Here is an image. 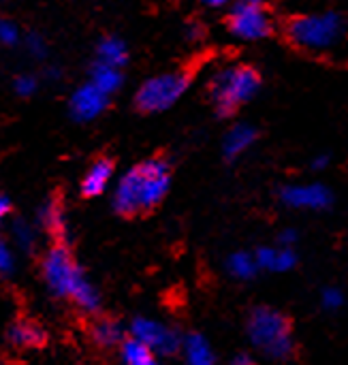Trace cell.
I'll return each instance as SVG.
<instances>
[{
  "label": "cell",
  "mask_w": 348,
  "mask_h": 365,
  "mask_svg": "<svg viewBox=\"0 0 348 365\" xmlns=\"http://www.w3.org/2000/svg\"><path fill=\"white\" fill-rule=\"evenodd\" d=\"M171 167L165 158H148L128 169L116 190L113 210L122 216H135L154 210L169 192Z\"/></svg>",
  "instance_id": "6da1fadb"
},
{
  "label": "cell",
  "mask_w": 348,
  "mask_h": 365,
  "mask_svg": "<svg viewBox=\"0 0 348 365\" xmlns=\"http://www.w3.org/2000/svg\"><path fill=\"white\" fill-rule=\"evenodd\" d=\"M43 276L49 291L58 297H71L81 310L96 312L101 306L98 291L86 280L73 255L64 246H53L43 259Z\"/></svg>",
  "instance_id": "7a4b0ae2"
},
{
  "label": "cell",
  "mask_w": 348,
  "mask_h": 365,
  "mask_svg": "<svg viewBox=\"0 0 348 365\" xmlns=\"http://www.w3.org/2000/svg\"><path fill=\"white\" fill-rule=\"evenodd\" d=\"M261 90V75L250 64H229L210 79V98L220 118L233 115Z\"/></svg>",
  "instance_id": "3957f363"
},
{
  "label": "cell",
  "mask_w": 348,
  "mask_h": 365,
  "mask_svg": "<svg viewBox=\"0 0 348 365\" xmlns=\"http://www.w3.org/2000/svg\"><path fill=\"white\" fill-rule=\"evenodd\" d=\"M347 19L338 11L297 15L287 24L289 41L306 51H329L336 49L347 36Z\"/></svg>",
  "instance_id": "277c9868"
},
{
  "label": "cell",
  "mask_w": 348,
  "mask_h": 365,
  "mask_svg": "<svg viewBox=\"0 0 348 365\" xmlns=\"http://www.w3.org/2000/svg\"><path fill=\"white\" fill-rule=\"evenodd\" d=\"M248 338L252 346L270 359H287L293 351L289 319L274 308H255L248 317Z\"/></svg>",
  "instance_id": "5b68a950"
},
{
  "label": "cell",
  "mask_w": 348,
  "mask_h": 365,
  "mask_svg": "<svg viewBox=\"0 0 348 365\" xmlns=\"http://www.w3.org/2000/svg\"><path fill=\"white\" fill-rule=\"evenodd\" d=\"M190 88V75L186 71L163 73L141 83L135 94V105L143 113H160L171 109Z\"/></svg>",
  "instance_id": "8992f818"
},
{
  "label": "cell",
  "mask_w": 348,
  "mask_h": 365,
  "mask_svg": "<svg viewBox=\"0 0 348 365\" xmlns=\"http://www.w3.org/2000/svg\"><path fill=\"white\" fill-rule=\"evenodd\" d=\"M227 28L235 38L263 41L274 32V19L263 4L235 2L227 15Z\"/></svg>",
  "instance_id": "52a82bcc"
},
{
  "label": "cell",
  "mask_w": 348,
  "mask_h": 365,
  "mask_svg": "<svg viewBox=\"0 0 348 365\" xmlns=\"http://www.w3.org/2000/svg\"><path fill=\"white\" fill-rule=\"evenodd\" d=\"M280 201L291 210H304V212H321L327 210L334 203L332 190L321 182H308V184H291L280 190Z\"/></svg>",
  "instance_id": "ba28073f"
},
{
  "label": "cell",
  "mask_w": 348,
  "mask_h": 365,
  "mask_svg": "<svg viewBox=\"0 0 348 365\" xmlns=\"http://www.w3.org/2000/svg\"><path fill=\"white\" fill-rule=\"evenodd\" d=\"M130 334H133V338L141 340L158 355H173L182 346L180 336L171 327H167L158 321H152V319H143V317L135 319L130 325Z\"/></svg>",
  "instance_id": "9c48e42d"
},
{
  "label": "cell",
  "mask_w": 348,
  "mask_h": 365,
  "mask_svg": "<svg viewBox=\"0 0 348 365\" xmlns=\"http://www.w3.org/2000/svg\"><path fill=\"white\" fill-rule=\"evenodd\" d=\"M109 103V94H105L103 90H98L92 81L83 83L81 88H77L71 96V113L75 120L79 122H90L94 118H98Z\"/></svg>",
  "instance_id": "30bf717a"
},
{
  "label": "cell",
  "mask_w": 348,
  "mask_h": 365,
  "mask_svg": "<svg viewBox=\"0 0 348 365\" xmlns=\"http://www.w3.org/2000/svg\"><path fill=\"white\" fill-rule=\"evenodd\" d=\"M259 133L252 124H235L227 130L222 139V156L227 160H237L257 143Z\"/></svg>",
  "instance_id": "8fae6325"
},
{
  "label": "cell",
  "mask_w": 348,
  "mask_h": 365,
  "mask_svg": "<svg viewBox=\"0 0 348 365\" xmlns=\"http://www.w3.org/2000/svg\"><path fill=\"white\" fill-rule=\"evenodd\" d=\"M255 259H257V265L259 269H267V272H289L297 265V255L291 246H278V248H272V246H265V248H259L255 252Z\"/></svg>",
  "instance_id": "7c38bea8"
},
{
  "label": "cell",
  "mask_w": 348,
  "mask_h": 365,
  "mask_svg": "<svg viewBox=\"0 0 348 365\" xmlns=\"http://www.w3.org/2000/svg\"><path fill=\"white\" fill-rule=\"evenodd\" d=\"M113 178V163L109 158H98L81 180V195L83 197H98L107 190Z\"/></svg>",
  "instance_id": "4fadbf2b"
},
{
  "label": "cell",
  "mask_w": 348,
  "mask_h": 365,
  "mask_svg": "<svg viewBox=\"0 0 348 365\" xmlns=\"http://www.w3.org/2000/svg\"><path fill=\"white\" fill-rule=\"evenodd\" d=\"M182 351L186 365H216V355L201 334H190L182 340Z\"/></svg>",
  "instance_id": "5bb4252c"
},
{
  "label": "cell",
  "mask_w": 348,
  "mask_h": 365,
  "mask_svg": "<svg viewBox=\"0 0 348 365\" xmlns=\"http://www.w3.org/2000/svg\"><path fill=\"white\" fill-rule=\"evenodd\" d=\"M96 62L122 68L128 62V49L124 41L118 36H105L96 47Z\"/></svg>",
  "instance_id": "9a60e30c"
},
{
  "label": "cell",
  "mask_w": 348,
  "mask_h": 365,
  "mask_svg": "<svg viewBox=\"0 0 348 365\" xmlns=\"http://www.w3.org/2000/svg\"><path fill=\"white\" fill-rule=\"evenodd\" d=\"M122 81H124V75H122V68L118 66H109V64H103V62H96L94 68H92V83L103 90L105 94H113L122 88Z\"/></svg>",
  "instance_id": "2e32d148"
},
{
  "label": "cell",
  "mask_w": 348,
  "mask_h": 365,
  "mask_svg": "<svg viewBox=\"0 0 348 365\" xmlns=\"http://www.w3.org/2000/svg\"><path fill=\"white\" fill-rule=\"evenodd\" d=\"M122 361L124 365H158L156 353L137 338L122 342Z\"/></svg>",
  "instance_id": "e0dca14e"
},
{
  "label": "cell",
  "mask_w": 348,
  "mask_h": 365,
  "mask_svg": "<svg viewBox=\"0 0 348 365\" xmlns=\"http://www.w3.org/2000/svg\"><path fill=\"white\" fill-rule=\"evenodd\" d=\"M227 272H229L233 278H237V280H250V278L257 276L259 265H257V259H255L252 252L240 250V252H233V255L227 259Z\"/></svg>",
  "instance_id": "ac0fdd59"
},
{
  "label": "cell",
  "mask_w": 348,
  "mask_h": 365,
  "mask_svg": "<svg viewBox=\"0 0 348 365\" xmlns=\"http://www.w3.org/2000/svg\"><path fill=\"white\" fill-rule=\"evenodd\" d=\"M9 338L17 346H34V344H41L43 342L41 329L34 327V325H30V323H17V325H13L11 331H9Z\"/></svg>",
  "instance_id": "d6986e66"
},
{
  "label": "cell",
  "mask_w": 348,
  "mask_h": 365,
  "mask_svg": "<svg viewBox=\"0 0 348 365\" xmlns=\"http://www.w3.org/2000/svg\"><path fill=\"white\" fill-rule=\"evenodd\" d=\"M41 222H43V227L49 233H56V235L62 233V229H64V214H62V205L56 199H51V201H47L43 205V210H41Z\"/></svg>",
  "instance_id": "ffe728a7"
},
{
  "label": "cell",
  "mask_w": 348,
  "mask_h": 365,
  "mask_svg": "<svg viewBox=\"0 0 348 365\" xmlns=\"http://www.w3.org/2000/svg\"><path fill=\"white\" fill-rule=\"evenodd\" d=\"M92 336H94V340H96L101 346H116V344H120V340H122V329H120V325L113 323V321H101V323L94 325Z\"/></svg>",
  "instance_id": "44dd1931"
},
{
  "label": "cell",
  "mask_w": 348,
  "mask_h": 365,
  "mask_svg": "<svg viewBox=\"0 0 348 365\" xmlns=\"http://www.w3.org/2000/svg\"><path fill=\"white\" fill-rule=\"evenodd\" d=\"M13 235H15V242L21 250H30L34 246V229L26 220H17L13 225Z\"/></svg>",
  "instance_id": "7402d4cb"
},
{
  "label": "cell",
  "mask_w": 348,
  "mask_h": 365,
  "mask_svg": "<svg viewBox=\"0 0 348 365\" xmlns=\"http://www.w3.org/2000/svg\"><path fill=\"white\" fill-rule=\"evenodd\" d=\"M342 304H344V295H342V291H340V289L329 287V289H325V291L321 293V306H323L325 310H329V312L340 310V308H342Z\"/></svg>",
  "instance_id": "603a6c76"
},
{
  "label": "cell",
  "mask_w": 348,
  "mask_h": 365,
  "mask_svg": "<svg viewBox=\"0 0 348 365\" xmlns=\"http://www.w3.org/2000/svg\"><path fill=\"white\" fill-rule=\"evenodd\" d=\"M19 41V30L13 21L0 19V43L2 45H15Z\"/></svg>",
  "instance_id": "cb8c5ba5"
},
{
  "label": "cell",
  "mask_w": 348,
  "mask_h": 365,
  "mask_svg": "<svg viewBox=\"0 0 348 365\" xmlns=\"http://www.w3.org/2000/svg\"><path fill=\"white\" fill-rule=\"evenodd\" d=\"M15 92L19 96H32L36 92V79L32 75H19L15 79Z\"/></svg>",
  "instance_id": "d4e9b609"
},
{
  "label": "cell",
  "mask_w": 348,
  "mask_h": 365,
  "mask_svg": "<svg viewBox=\"0 0 348 365\" xmlns=\"http://www.w3.org/2000/svg\"><path fill=\"white\" fill-rule=\"evenodd\" d=\"M13 265H15V259H13L11 248L4 242H0V274H11Z\"/></svg>",
  "instance_id": "484cf974"
},
{
  "label": "cell",
  "mask_w": 348,
  "mask_h": 365,
  "mask_svg": "<svg viewBox=\"0 0 348 365\" xmlns=\"http://www.w3.org/2000/svg\"><path fill=\"white\" fill-rule=\"evenodd\" d=\"M26 47H28V51H30L34 58H43V56H45V49H47L45 41H43L39 34H30V36L26 38Z\"/></svg>",
  "instance_id": "4316f807"
},
{
  "label": "cell",
  "mask_w": 348,
  "mask_h": 365,
  "mask_svg": "<svg viewBox=\"0 0 348 365\" xmlns=\"http://www.w3.org/2000/svg\"><path fill=\"white\" fill-rule=\"evenodd\" d=\"M295 242H297V231H295V229H285V231H280V235H278V244H280V246H291V248H293Z\"/></svg>",
  "instance_id": "83f0119b"
},
{
  "label": "cell",
  "mask_w": 348,
  "mask_h": 365,
  "mask_svg": "<svg viewBox=\"0 0 348 365\" xmlns=\"http://www.w3.org/2000/svg\"><path fill=\"white\" fill-rule=\"evenodd\" d=\"M329 163H332V158H329L327 154H319L317 158H312V169H317V171H325V169L329 167Z\"/></svg>",
  "instance_id": "f1b7e54d"
},
{
  "label": "cell",
  "mask_w": 348,
  "mask_h": 365,
  "mask_svg": "<svg viewBox=\"0 0 348 365\" xmlns=\"http://www.w3.org/2000/svg\"><path fill=\"white\" fill-rule=\"evenodd\" d=\"M231 365H255V359H252L248 353H237V355L233 357Z\"/></svg>",
  "instance_id": "f546056e"
},
{
  "label": "cell",
  "mask_w": 348,
  "mask_h": 365,
  "mask_svg": "<svg viewBox=\"0 0 348 365\" xmlns=\"http://www.w3.org/2000/svg\"><path fill=\"white\" fill-rule=\"evenodd\" d=\"M205 6H210V9H222V6H227L231 0H201Z\"/></svg>",
  "instance_id": "4dcf8cb0"
},
{
  "label": "cell",
  "mask_w": 348,
  "mask_h": 365,
  "mask_svg": "<svg viewBox=\"0 0 348 365\" xmlns=\"http://www.w3.org/2000/svg\"><path fill=\"white\" fill-rule=\"evenodd\" d=\"M9 210H11V205H9V199L0 195V222L4 220V216L9 214Z\"/></svg>",
  "instance_id": "1f68e13d"
},
{
  "label": "cell",
  "mask_w": 348,
  "mask_h": 365,
  "mask_svg": "<svg viewBox=\"0 0 348 365\" xmlns=\"http://www.w3.org/2000/svg\"><path fill=\"white\" fill-rule=\"evenodd\" d=\"M235 2H242V4H263L265 0H235Z\"/></svg>",
  "instance_id": "d6a6232c"
}]
</instances>
